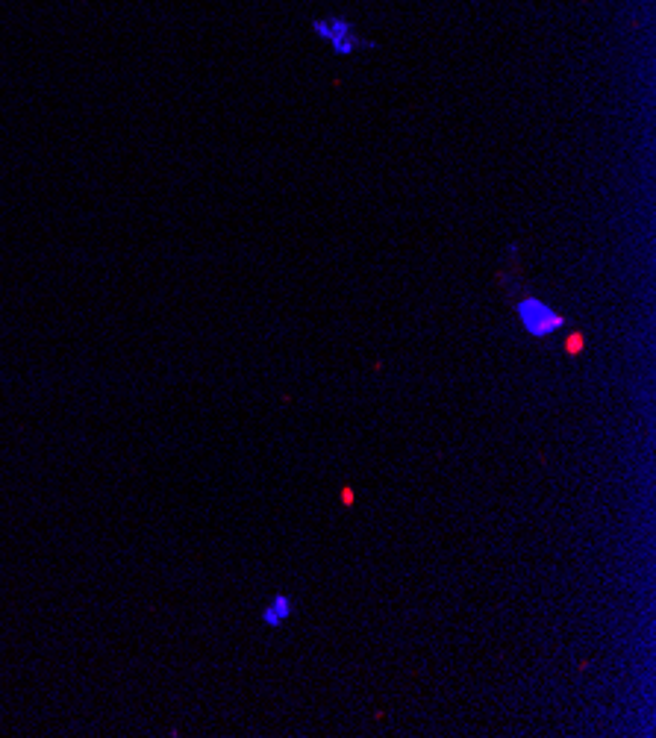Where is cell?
<instances>
[{
  "label": "cell",
  "instance_id": "6da1fadb",
  "mask_svg": "<svg viewBox=\"0 0 656 738\" xmlns=\"http://www.w3.org/2000/svg\"><path fill=\"white\" fill-rule=\"evenodd\" d=\"M310 27L315 39H319L321 44H327V51L339 59L377 51V42H371L369 36H362L360 27L345 16H321L315 18Z\"/></svg>",
  "mask_w": 656,
  "mask_h": 738
},
{
  "label": "cell",
  "instance_id": "7a4b0ae2",
  "mask_svg": "<svg viewBox=\"0 0 656 738\" xmlns=\"http://www.w3.org/2000/svg\"><path fill=\"white\" fill-rule=\"evenodd\" d=\"M515 319L527 330V336L533 338H551L554 333L568 327V319L556 312V306H551L542 297H522L515 303Z\"/></svg>",
  "mask_w": 656,
  "mask_h": 738
},
{
  "label": "cell",
  "instance_id": "3957f363",
  "mask_svg": "<svg viewBox=\"0 0 656 738\" xmlns=\"http://www.w3.org/2000/svg\"><path fill=\"white\" fill-rule=\"evenodd\" d=\"M292 613H295V600H292V595H274L271 597V604L262 609V624L265 627H283V624L292 618Z\"/></svg>",
  "mask_w": 656,
  "mask_h": 738
},
{
  "label": "cell",
  "instance_id": "277c9868",
  "mask_svg": "<svg viewBox=\"0 0 656 738\" xmlns=\"http://www.w3.org/2000/svg\"><path fill=\"white\" fill-rule=\"evenodd\" d=\"M583 347H586V338H583L581 333H572V336L565 338V353H568V356H581Z\"/></svg>",
  "mask_w": 656,
  "mask_h": 738
},
{
  "label": "cell",
  "instance_id": "5b68a950",
  "mask_svg": "<svg viewBox=\"0 0 656 738\" xmlns=\"http://www.w3.org/2000/svg\"><path fill=\"white\" fill-rule=\"evenodd\" d=\"M342 504H345V506H354V504H356L354 488H351V486H345V488H342Z\"/></svg>",
  "mask_w": 656,
  "mask_h": 738
}]
</instances>
